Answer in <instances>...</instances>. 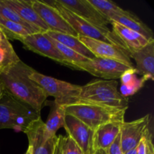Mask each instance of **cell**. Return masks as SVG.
Masks as SVG:
<instances>
[{
  "mask_svg": "<svg viewBox=\"0 0 154 154\" xmlns=\"http://www.w3.org/2000/svg\"><path fill=\"white\" fill-rule=\"evenodd\" d=\"M150 115L144 117L130 122H123L120 129V140L123 153L136 148L146 131L149 129Z\"/></svg>",
  "mask_w": 154,
  "mask_h": 154,
  "instance_id": "cell-13",
  "label": "cell"
},
{
  "mask_svg": "<svg viewBox=\"0 0 154 154\" xmlns=\"http://www.w3.org/2000/svg\"><path fill=\"white\" fill-rule=\"evenodd\" d=\"M62 154H84L79 146L69 135L62 136Z\"/></svg>",
  "mask_w": 154,
  "mask_h": 154,
  "instance_id": "cell-28",
  "label": "cell"
},
{
  "mask_svg": "<svg viewBox=\"0 0 154 154\" xmlns=\"http://www.w3.org/2000/svg\"><path fill=\"white\" fill-rule=\"evenodd\" d=\"M123 154H137V149H132V150H129V151L126 152V153H124Z\"/></svg>",
  "mask_w": 154,
  "mask_h": 154,
  "instance_id": "cell-33",
  "label": "cell"
},
{
  "mask_svg": "<svg viewBox=\"0 0 154 154\" xmlns=\"http://www.w3.org/2000/svg\"><path fill=\"white\" fill-rule=\"evenodd\" d=\"M20 60L10 41L6 38L0 41V71L13 66Z\"/></svg>",
  "mask_w": 154,
  "mask_h": 154,
  "instance_id": "cell-23",
  "label": "cell"
},
{
  "mask_svg": "<svg viewBox=\"0 0 154 154\" xmlns=\"http://www.w3.org/2000/svg\"><path fill=\"white\" fill-rule=\"evenodd\" d=\"M5 92V88H4V86H3L1 80H0V99L2 97V95Z\"/></svg>",
  "mask_w": 154,
  "mask_h": 154,
  "instance_id": "cell-32",
  "label": "cell"
},
{
  "mask_svg": "<svg viewBox=\"0 0 154 154\" xmlns=\"http://www.w3.org/2000/svg\"><path fill=\"white\" fill-rule=\"evenodd\" d=\"M24 133L28 138L32 154H54L58 136L55 135L51 138L47 136L45 123L42 118L33 122Z\"/></svg>",
  "mask_w": 154,
  "mask_h": 154,
  "instance_id": "cell-10",
  "label": "cell"
},
{
  "mask_svg": "<svg viewBox=\"0 0 154 154\" xmlns=\"http://www.w3.org/2000/svg\"><path fill=\"white\" fill-rule=\"evenodd\" d=\"M67 135L72 138L81 149L84 154H93L94 131L75 117L66 114L63 126Z\"/></svg>",
  "mask_w": 154,
  "mask_h": 154,
  "instance_id": "cell-11",
  "label": "cell"
},
{
  "mask_svg": "<svg viewBox=\"0 0 154 154\" xmlns=\"http://www.w3.org/2000/svg\"><path fill=\"white\" fill-rule=\"evenodd\" d=\"M105 17L110 21L120 24L127 29L138 33L148 41H153V33L152 30L142 22L138 17L130 11L126 14L110 13L105 15Z\"/></svg>",
  "mask_w": 154,
  "mask_h": 154,
  "instance_id": "cell-17",
  "label": "cell"
},
{
  "mask_svg": "<svg viewBox=\"0 0 154 154\" xmlns=\"http://www.w3.org/2000/svg\"><path fill=\"white\" fill-rule=\"evenodd\" d=\"M50 39H51V40L52 41L53 43L54 44L55 47L57 48V49L58 50L59 52L60 53V54L62 55L63 58L64 59L65 61L67 63V64L69 65V67L72 68V69H73V65L75 64V63H82V62L87 61V60H89V59L86 58V57L81 56V54L75 52L73 50L64 46L63 45L60 44V42H57V41L51 38H50Z\"/></svg>",
  "mask_w": 154,
  "mask_h": 154,
  "instance_id": "cell-24",
  "label": "cell"
},
{
  "mask_svg": "<svg viewBox=\"0 0 154 154\" xmlns=\"http://www.w3.org/2000/svg\"><path fill=\"white\" fill-rule=\"evenodd\" d=\"M80 42L95 56V57L114 60L131 68H135L129 54L124 50L111 44L84 36H78Z\"/></svg>",
  "mask_w": 154,
  "mask_h": 154,
  "instance_id": "cell-8",
  "label": "cell"
},
{
  "mask_svg": "<svg viewBox=\"0 0 154 154\" xmlns=\"http://www.w3.org/2000/svg\"><path fill=\"white\" fill-rule=\"evenodd\" d=\"M41 113L5 90L0 99V129L23 132L38 119Z\"/></svg>",
  "mask_w": 154,
  "mask_h": 154,
  "instance_id": "cell-2",
  "label": "cell"
},
{
  "mask_svg": "<svg viewBox=\"0 0 154 154\" xmlns=\"http://www.w3.org/2000/svg\"><path fill=\"white\" fill-rule=\"evenodd\" d=\"M88 2L105 17V15L110 13L124 14L128 12V11H125L119 7L114 2L108 1V0H88Z\"/></svg>",
  "mask_w": 154,
  "mask_h": 154,
  "instance_id": "cell-26",
  "label": "cell"
},
{
  "mask_svg": "<svg viewBox=\"0 0 154 154\" xmlns=\"http://www.w3.org/2000/svg\"><path fill=\"white\" fill-rule=\"evenodd\" d=\"M0 29L8 40L20 41L23 38L33 34L28 29L17 23L0 17Z\"/></svg>",
  "mask_w": 154,
  "mask_h": 154,
  "instance_id": "cell-22",
  "label": "cell"
},
{
  "mask_svg": "<svg viewBox=\"0 0 154 154\" xmlns=\"http://www.w3.org/2000/svg\"><path fill=\"white\" fill-rule=\"evenodd\" d=\"M45 33L51 38L60 42L64 46L73 50L75 52L89 60H91L95 57V56L80 42L79 39L78 38V36L75 37V36L71 35L51 31H48Z\"/></svg>",
  "mask_w": 154,
  "mask_h": 154,
  "instance_id": "cell-20",
  "label": "cell"
},
{
  "mask_svg": "<svg viewBox=\"0 0 154 154\" xmlns=\"http://www.w3.org/2000/svg\"><path fill=\"white\" fill-rule=\"evenodd\" d=\"M26 154H32V147H30V146H29L28 148H27Z\"/></svg>",
  "mask_w": 154,
  "mask_h": 154,
  "instance_id": "cell-35",
  "label": "cell"
},
{
  "mask_svg": "<svg viewBox=\"0 0 154 154\" xmlns=\"http://www.w3.org/2000/svg\"><path fill=\"white\" fill-rule=\"evenodd\" d=\"M124 122V121H123ZM123 122H111L94 130L93 148L94 150H106L120 134L121 125Z\"/></svg>",
  "mask_w": 154,
  "mask_h": 154,
  "instance_id": "cell-19",
  "label": "cell"
},
{
  "mask_svg": "<svg viewBox=\"0 0 154 154\" xmlns=\"http://www.w3.org/2000/svg\"><path fill=\"white\" fill-rule=\"evenodd\" d=\"M45 2L54 7L58 11L60 15L66 20V22L71 26L74 31L77 33L78 36H84V37L89 38L107 42V43L111 44L117 48H121L128 53L121 41L109 29H101L90 23L80 17L77 16L73 12L70 11L66 8L62 6L56 0L51 2Z\"/></svg>",
  "mask_w": 154,
  "mask_h": 154,
  "instance_id": "cell-5",
  "label": "cell"
},
{
  "mask_svg": "<svg viewBox=\"0 0 154 154\" xmlns=\"http://www.w3.org/2000/svg\"><path fill=\"white\" fill-rule=\"evenodd\" d=\"M0 17L3 18V19L5 20H7L11 21V22L20 24L23 26L28 29L32 33L42 32L39 29L32 26L31 25H29V24H28L27 23H26L25 21H24L23 20H22V18L14 11H13L11 8H9L8 5H6L3 2L2 0H0Z\"/></svg>",
  "mask_w": 154,
  "mask_h": 154,
  "instance_id": "cell-25",
  "label": "cell"
},
{
  "mask_svg": "<svg viewBox=\"0 0 154 154\" xmlns=\"http://www.w3.org/2000/svg\"><path fill=\"white\" fill-rule=\"evenodd\" d=\"M73 69L84 71L105 80H114L120 78L126 72L135 68L129 67L114 60L94 57L87 61L75 63L73 65Z\"/></svg>",
  "mask_w": 154,
  "mask_h": 154,
  "instance_id": "cell-7",
  "label": "cell"
},
{
  "mask_svg": "<svg viewBox=\"0 0 154 154\" xmlns=\"http://www.w3.org/2000/svg\"><path fill=\"white\" fill-rule=\"evenodd\" d=\"M111 24L112 25V32L121 41L129 56L151 42L120 24L114 22H111Z\"/></svg>",
  "mask_w": 154,
  "mask_h": 154,
  "instance_id": "cell-18",
  "label": "cell"
},
{
  "mask_svg": "<svg viewBox=\"0 0 154 154\" xmlns=\"http://www.w3.org/2000/svg\"><path fill=\"white\" fill-rule=\"evenodd\" d=\"M29 78L37 83L48 96H53L56 103L63 106L69 105L71 102L78 99L81 90V86L42 75L35 69L29 75Z\"/></svg>",
  "mask_w": 154,
  "mask_h": 154,
  "instance_id": "cell-6",
  "label": "cell"
},
{
  "mask_svg": "<svg viewBox=\"0 0 154 154\" xmlns=\"http://www.w3.org/2000/svg\"><path fill=\"white\" fill-rule=\"evenodd\" d=\"M5 38V37L4 34H3V33H2V30L0 29V41L2 40V39H4Z\"/></svg>",
  "mask_w": 154,
  "mask_h": 154,
  "instance_id": "cell-36",
  "label": "cell"
},
{
  "mask_svg": "<svg viewBox=\"0 0 154 154\" xmlns=\"http://www.w3.org/2000/svg\"><path fill=\"white\" fill-rule=\"evenodd\" d=\"M93 154H106V153L103 150H97L94 152Z\"/></svg>",
  "mask_w": 154,
  "mask_h": 154,
  "instance_id": "cell-34",
  "label": "cell"
},
{
  "mask_svg": "<svg viewBox=\"0 0 154 154\" xmlns=\"http://www.w3.org/2000/svg\"><path fill=\"white\" fill-rule=\"evenodd\" d=\"M144 81H144L143 78L141 81H138V80H137L136 77H135V78H134L129 83L124 84V85H122V91L120 93H121L124 97L126 98V96L133 94L134 93L138 91V90H139V89L142 87L143 83H144Z\"/></svg>",
  "mask_w": 154,
  "mask_h": 154,
  "instance_id": "cell-29",
  "label": "cell"
},
{
  "mask_svg": "<svg viewBox=\"0 0 154 154\" xmlns=\"http://www.w3.org/2000/svg\"><path fill=\"white\" fill-rule=\"evenodd\" d=\"M106 154H123L121 147V140H120V132L114 142L109 146L108 149L105 150Z\"/></svg>",
  "mask_w": 154,
  "mask_h": 154,
  "instance_id": "cell-30",
  "label": "cell"
},
{
  "mask_svg": "<svg viewBox=\"0 0 154 154\" xmlns=\"http://www.w3.org/2000/svg\"><path fill=\"white\" fill-rule=\"evenodd\" d=\"M57 2L77 16L101 29H109L110 21L95 8L88 0H56Z\"/></svg>",
  "mask_w": 154,
  "mask_h": 154,
  "instance_id": "cell-12",
  "label": "cell"
},
{
  "mask_svg": "<svg viewBox=\"0 0 154 154\" xmlns=\"http://www.w3.org/2000/svg\"><path fill=\"white\" fill-rule=\"evenodd\" d=\"M3 2L14 11L26 23L40 30L42 33L48 31V28L37 12L34 10L31 1L26 0H2Z\"/></svg>",
  "mask_w": 154,
  "mask_h": 154,
  "instance_id": "cell-15",
  "label": "cell"
},
{
  "mask_svg": "<svg viewBox=\"0 0 154 154\" xmlns=\"http://www.w3.org/2000/svg\"><path fill=\"white\" fill-rule=\"evenodd\" d=\"M130 58L136 63V73L143 76L144 81L154 78V41H151L141 49L132 53Z\"/></svg>",
  "mask_w": 154,
  "mask_h": 154,
  "instance_id": "cell-16",
  "label": "cell"
},
{
  "mask_svg": "<svg viewBox=\"0 0 154 154\" xmlns=\"http://www.w3.org/2000/svg\"><path fill=\"white\" fill-rule=\"evenodd\" d=\"M20 42L26 49L69 67L52 41L45 33H33L23 38Z\"/></svg>",
  "mask_w": 154,
  "mask_h": 154,
  "instance_id": "cell-14",
  "label": "cell"
},
{
  "mask_svg": "<svg viewBox=\"0 0 154 154\" xmlns=\"http://www.w3.org/2000/svg\"><path fill=\"white\" fill-rule=\"evenodd\" d=\"M117 87L118 82L114 80H93L86 85L81 86L79 96L70 104L80 101L127 110V99L120 93Z\"/></svg>",
  "mask_w": 154,
  "mask_h": 154,
  "instance_id": "cell-4",
  "label": "cell"
},
{
  "mask_svg": "<svg viewBox=\"0 0 154 154\" xmlns=\"http://www.w3.org/2000/svg\"><path fill=\"white\" fill-rule=\"evenodd\" d=\"M66 114L64 106L56 103L54 101L51 102V111L47 122L45 123V130L48 138H51L57 135L56 133L58 129L64 126Z\"/></svg>",
  "mask_w": 154,
  "mask_h": 154,
  "instance_id": "cell-21",
  "label": "cell"
},
{
  "mask_svg": "<svg viewBox=\"0 0 154 154\" xmlns=\"http://www.w3.org/2000/svg\"><path fill=\"white\" fill-rule=\"evenodd\" d=\"M64 107L66 114L79 120L93 131L111 122H123L126 111V109L80 101Z\"/></svg>",
  "mask_w": 154,
  "mask_h": 154,
  "instance_id": "cell-3",
  "label": "cell"
},
{
  "mask_svg": "<svg viewBox=\"0 0 154 154\" xmlns=\"http://www.w3.org/2000/svg\"><path fill=\"white\" fill-rule=\"evenodd\" d=\"M137 154H154L153 136L150 129H147L136 147Z\"/></svg>",
  "mask_w": 154,
  "mask_h": 154,
  "instance_id": "cell-27",
  "label": "cell"
},
{
  "mask_svg": "<svg viewBox=\"0 0 154 154\" xmlns=\"http://www.w3.org/2000/svg\"><path fill=\"white\" fill-rule=\"evenodd\" d=\"M34 70L22 60L0 71V80L5 90L41 113L48 96L43 89L29 78Z\"/></svg>",
  "mask_w": 154,
  "mask_h": 154,
  "instance_id": "cell-1",
  "label": "cell"
},
{
  "mask_svg": "<svg viewBox=\"0 0 154 154\" xmlns=\"http://www.w3.org/2000/svg\"><path fill=\"white\" fill-rule=\"evenodd\" d=\"M31 2L34 10L48 26V31L65 33L75 37L78 36L55 8L47 4L45 2L39 0H31Z\"/></svg>",
  "mask_w": 154,
  "mask_h": 154,
  "instance_id": "cell-9",
  "label": "cell"
},
{
  "mask_svg": "<svg viewBox=\"0 0 154 154\" xmlns=\"http://www.w3.org/2000/svg\"><path fill=\"white\" fill-rule=\"evenodd\" d=\"M62 136L63 135H58V139H57V144H56L55 149H54V154H62L61 150V144H62Z\"/></svg>",
  "mask_w": 154,
  "mask_h": 154,
  "instance_id": "cell-31",
  "label": "cell"
}]
</instances>
